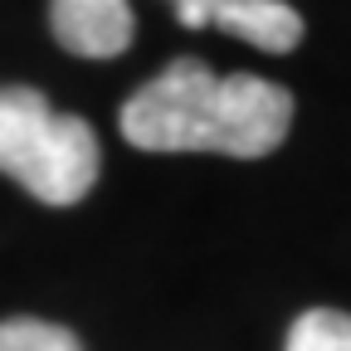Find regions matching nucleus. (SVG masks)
I'll list each match as a JSON object with an SVG mask.
<instances>
[{
	"label": "nucleus",
	"instance_id": "obj_3",
	"mask_svg": "<svg viewBox=\"0 0 351 351\" xmlns=\"http://www.w3.org/2000/svg\"><path fill=\"white\" fill-rule=\"evenodd\" d=\"M186 29H225L263 54H293L302 39V15L288 0H171Z\"/></svg>",
	"mask_w": 351,
	"mask_h": 351
},
{
	"label": "nucleus",
	"instance_id": "obj_2",
	"mask_svg": "<svg viewBox=\"0 0 351 351\" xmlns=\"http://www.w3.org/2000/svg\"><path fill=\"white\" fill-rule=\"evenodd\" d=\"M0 171L20 181L39 205H78L98 186L103 152L93 127L54 112L39 88H0Z\"/></svg>",
	"mask_w": 351,
	"mask_h": 351
},
{
	"label": "nucleus",
	"instance_id": "obj_5",
	"mask_svg": "<svg viewBox=\"0 0 351 351\" xmlns=\"http://www.w3.org/2000/svg\"><path fill=\"white\" fill-rule=\"evenodd\" d=\"M283 351H351V313L307 307V313L288 327V346Z\"/></svg>",
	"mask_w": 351,
	"mask_h": 351
},
{
	"label": "nucleus",
	"instance_id": "obj_6",
	"mask_svg": "<svg viewBox=\"0 0 351 351\" xmlns=\"http://www.w3.org/2000/svg\"><path fill=\"white\" fill-rule=\"evenodd\" d=\"M0 351H83L78 337L59 322H39V317H10L0 322Z\"/></svg>",
	"mask_w": 351,
	"mask_h": 351
},
{
	"label": "nucleus",
	"instance_id": "obj_1",
	"mask_svg": "<svg viewBox=\"0 0 351 351\" xmlns=\"http://www.w3.org/2000/svg\"><path fill=\"white\" fill-rule=\"evenodd\" d=\"M293 93L258 73H215L205 59H171L122 103V137L137 152H219L258 161L283 147Z\"/></svg>",
	"mask_w": 351,
	"mask_h": 351
},
{
	"label": "nucleus",
	"instance_id": "obj_4",
	"mask_svg": "<svg viewBox=\"0 0 351 351\" xmlns=\"http://www.w3.org/2000/svg\"><path fill=\"white\" fill-rule=\"evenodd\" d=\"M49 29L78 59H117L132 49L137 15L127 0H49Z\"/></svg>",
	"mask_w": 351,
	"mask_h": 351
}]
</instances>
